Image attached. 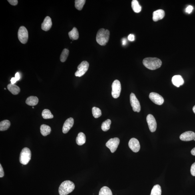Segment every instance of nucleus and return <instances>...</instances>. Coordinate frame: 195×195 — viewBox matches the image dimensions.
<instances>
[{
    "mask_svg": "<svg viewBox=\"0 0 195 195\" xmlns=\"http://www.w3.org/2000/svg\"><path fill=\"white\" fill-rule=\"evenodd\" d=\"M162 190L160 186L156 185L153 187L150 195H161Z\"/></svg>",
    "mask_w": 195,
    "mask_h": 195,
    "instance_id": "obj_25",
    "label": "nucleus"
},
{
    "mask_svg": "<svg viewBox=\"0 0 195 195\" xmlns=\"http://www.w3.org/2000/svg\"><path fill=\"white\" fill-rule=\"evenodd\" d=\"M86 2L85 0H76L75 1V7L78 10L81 11L83 9L84 5Z\"/></svg>",
    "mask_w": 195,
    "mask_h": 195,
    "instance_id": "obj_29",
    "label": "nucleus"
},
{
    "mask_svg": "<svg viewBox=\"0 0 195 195\" xmlns=\"http://www.w3.org/2000/svg\"><path fill=\"white\" fill-rule=\"evenodd\" d=\"M99 195H112L111 190L108 187L103 186L100 190Z\"/></svg>",
    "mask_w": 195,
    "mask_h": 195,
    "instance_id": "obj_27",
    "label": "nucleus"
},
{
    "mask_svg": "<svg viewBox=\"0 0 195 195\" xmlns=\"http://www.w3.org/2000/svg\"><path fill=\"white\" fill-rule=\"evenodd\" d=\"M172 84L177 87H179L184 84V79L182 76L179 75L173 76L172 78Z\"/></svg>",
    "mask_w": 195,
    "mask_h": 195,
    "instance_id": "obj_17",
    "label": "nucleus"
},
{
    "mask_svg": "<svg viewBox=\"0 0 195 195\" xmlns=\"http://www.w3.org/2000/svg\"><path fill=\"white\" fill-rule=\"evenodd\" d=\"M8 2L13 6H16L18 4V1L17 0H8Z\"/></svg>",
    "mask_w": 195,
    "mask_h": 195,
    "instance_id": "obj_34",
    "label": "nucleus"
},
{
    "mask_svg": "<svg viewBox=\"0 0 195 195\" xmlns=\"http://www.w3.org/2000/svg\"><path fill=\"white\" fill-rule=\"evenodd\" d=\"M52 25L51 18L49 17H46L43 23L42 24L41 28L43 31H47L51 29Z\"/></svg>",
    "mask_w": 195,
    "mask_h": 195,
    "instance_id": "obj_15",
    "label": "nucleus"
},
{
    "mask_svg": "<svg viewBox=\"0 0 195 195\" xmlns=\"http://www.w3.org/2000/svg\"><path fill=\"white\" fill-rule=\"evenodd\" d=\"M129 146L133 152H137L139 151L140 148V142L135 138H132L129 140Z\"/></svg>",
    "mask_w": 195,
    "mask_h": 195,
    "instance_id": "obj_12",
    "label": "nucleus"
},
{
    "mask_svg": "<svg viewBox=\"0 0 195 195\" xmlns=\"http://www.w3.org/2000/svg\"><path fill=\"white\" fill-rule=\"evenodd\" d=\"M147 122L150 131L154 132L156 131L157 124L155 118L152 114H148L146 118Z\"/></svg>",
    "mask_w": 195,
    "mask_h": 195,
    "instance_id": "obj_11",
    "label": "nucleus"
},
{
    "mask_svg": "<svg viewBox=\"0 0 195 195\" xmlns=\"http://www.w3.org/2000/svg\"><path fill=\"white\" fill-rule=\"evenodd\" d=\"M70 39L72 40H77L79 38V33L76 27H74L71 31L68 33Z\"/></svg>",
    "mask_w": 195,
    "mask_h": 195,
    "instance_id": "obj_22",
    "label": "nucleus"
},
{
    "mask_svg": "<svg viewBox=\"0 0 195 195\" xmlns=\"http://www.w3.org/2000/svg\"><path fill=\"white\" fill-rule=\"evenodd\" d=\"M89 67V63L87 61L82 62L78 66L77 70L75 73L76 77H81L88 71Z\"/></svg>",
    "mask_w": 195,
    "mask_h": 195,
    "instance_id": "obj_6",
    "label": "nucleus"
},
{
    "mask_svg": "<svg viewBox=\"0 0 195 195\" xmlns=\"http://www.w3.org/2000/svg\"><path fill=\"white\" fill-rule=\"evenodd\" d=\"M193 9V8L192 6L189 5L186 7V11L187 13H192Z\"/></svg>",
    "mask_w": 195,
    "mask_h": 195,
    "instance_id": "obj_33",
    "label": "nucleus"
},
{
    "mask_svg": "<svg viewBox=\"0 0 195 195\" xmlns=\"http://www.w3.org/2000/svg\"><path fill=\"white\" fill-rule=\"evenodd\" d=\"M132 7L136 13H139L141 11L142 8L137 0H133L132 2Z\"/></svg>",
    "mask_w": 195,
    "mask_h": 195,
    "instance_id": "obj_24",
    "label": "nucleus"
},
{
    "mask_svg": "<svg viewBox=\"0 0 195 195\" xmlns=\"http://www.w3.org/2000/svg\"><path fill=\"white\" fill-rule=\"evenodd\" d=\"M51 131V128L46 125H42L40 127V132H41L42 135L44 136H46L49 135Z\"/></svg>",
    "mask_w": 195,
    "mask_h": 195,
    "instance_id": "obj_21",
    "label": "nucleus"
},
{
    "mask_svg": "<svg viewBox=\"0 0 195 195\" xmlns=\"http://www.w3.org/2000/svg\"><path fill=\"white\" fill-rule=\"evenodd\" d=\"M4 176V172L2 165L0 164V178H3Z\"/></svg>",
    "mask_w": 195,
    "mask_h": 195,
    "instance_id": "obj_35",
    "label": "nucleus"
},
{
    "mask_svg": "<svg viewBox=\"0 0 195 195\" xmlns=\"http://www.w3.org/2000/svg\"><path fill=\"white\" fill-rule=\"evenodd\" d=\"M38 98L35 96H30L26 100V103L28 105L34 106L37 105L39 103Z\"/></svg>",
    "mask_w": 195,
    "mask_h": 195,
    "instance_id": "obj_20",
    "label": "nucleus"
},
{
    "mask_svg": "<svg viewBox=\"0 0 195 195\" xmlns=\"http://www.w3.org/2000/svg\"><path fill=\"white\" fill-rule=\"evenodd\" d=\"M128 39L130 41H133L135 40V37L134 36L133 34H130L129 35L128 37Z\"/></svg>",
    "mask_w": 195,
    "mask_h": 195,
    "instance_id": "obj_36",
    "label": "nucleus"
},
{
    "mask_svg": "<svg viewBox=\"0 0 195 195\" xmlns=\"http://www.w3.org/2000/svg\"><path fill=\"white\" fill-rule=\"evenodd\" d=\"M191 153L193 156H195V147L191 150Z\"/></svg>",
    "mask_w": 195,
    "mask_h": 195,
    "instance_id": "obj_40",
    "label": "nucleus"
},
{
    "mask_svg": "<svg viewBox=\"0 0 195 195\" xmlns=\"http://www.w3.org/2000/svg\"><path fill=\"white\" fill-rule=\"evenodd\" d=\"M74 121L73 118H70L66 120L63 125L62 131L64 134L67 133L73 126Z\"/></svg>",
    "mask_w": 195,
    "mask_h": 195,
    "instance_id": "obj_14",
    "label": "nucleus"
},
{
    "mask_svg": "<svg viewBox=\"0 0 195 195\" xmlns=\"http://www.w3.org/2000/svg\"><path fill=\"white\" fill-rule=\"evenodd\" d=\"M149 97L153 103L157 105H161L164 103V99L163 97L156 92H151Z\"/></svg>",
    "mask_w": 195,
    "mask_h": 195,
    "instance_id": "obj_10",
    "label": "nucleus"
},
{
    "mask_svg": "<svg viewBox=\"0 0 195 195\" xmlns=\"http://www.w3.org/2000/svg\"><path fill=\"white\" fill-rule=\"evenodd\" d=\"M31 158V152L29 148H25L22 150L20 154L19 161L23 165H27L29 163Z\"/></svg>",
    "mask_w": 195,
    "mask_h": 195,
    "instance_id": "obj_4",
    "label": "nucleus"
},
{
    "mask_svg": "<svg viewBox=\"0 0 195 195\" xmlns=\"http://www.w3.org/2000/svg\"><path fill=\"white\" fill-rule=\"evenodd\" d=\"M194 141H195V139H194Z\"/></svg>",
    "mask_w": 195,
    "mask_h": 195,
    "instance_id": "obj_43",
    "label": "nucleus"
},
{
    "mask_svg": "<svg viewBox=\"0 0 195 195\" xmlns=\"http://www.w3.org/2000/svg\"><path fill=\"white\" fill-rule=\"evenodd\" d=\"M112 95L114 98H117L120 96L121 91V85L118 80H114L112 85Z\"/></svg>",
    "mask_w": 195,
    "mask_h": 195,
    "instance_id": "obj_7",
    "label": "nucleus"
},
{
    "mask_svg": "<svg viewBox=\"0 0 195 195\" xmlns=\"http://www.w3.org/2000/svg\"><path fill=\"white\" fill-rule=\"evenodd\" d=\"M143 63L148 69L152 70H156L162 66L161 60L156 58H147L143 60Z\"/></svg>",
    "mask_w": 195,
    "mask_h": 195,
    "instance_id": "obj_1",
    "label": "nucleus"
},
{
    "mask_svg": "<svg viewBox=\"0 0 195 195\" xmlns=\"http://www.w3.org/2000/svg\"><path fill=\"white\" fill-rule=\"evenodd\" d=\"M110 33L108 30L100 29L96 36V41L101 46H105L109 41Z\"/></svg>",
    "mask_w": 195,
    "mask_h": 195,
    "instance_id": "obj_2",
    "label": "nucleus"
},
{
    "mask_svg": "<svg viewBox=\"0 0 195 195\" xmlns=\"http://www.w3.org/2000/svg\"><path fill=\"white\" fill-rule=\"evenodd\" d=\"M181 140L184 141H189L194 140L195 138V133L192 131H187L183 133L180 136Z\"/></svg>",
    "mask_w": 195,
    "mask_h": 195,
    "instance_id": "obj_13",
    "label": "nucleus"
},
{
    "mask_svg": "<svg viewBox=\"0 0 195 195\" xmlns=\"http://www.w3.org/2000/svg\"><path fill=\"white\" fill-rule=\"evenodd\" d=\"M42 116L44 119H50L54 118V116L50 111L48 109H45L43 111Z\"/></svg>",
    "mask_w": 195,
    "mask_h": 195,
    "instance_id": "obj_26",
    "label": "nucleus"
},
{
    "mask_svg": "<svg viewBox=\"0 0 195 195\" xmlns=\"http://www.w3.org/2000/svg\"><path fill=\"white\" fill-rule=\"evenodd\" d=\"M130 103L133 110L134 112H139L141 111V106L139 101L134 93H131L130 96Z\"/></svg>",
    "mask_w": 195,
    "mask_h": 195,
    "instance_id": "obj_9",
    "label": "nucleus"
},
{
    "mask_svg": "<svg viewBox=\"0 0 195 195\" xmlns=\"http://www.w3.org/2000/svg\"><path fill=\"white\" fill-rule=\"evenodd\" d=\"M7 89L13 95H17L21 91V89L19 86L15 84H9L7 86Z\"/></svg>",
    "mask_w": 195,
    "mask_h": 195,
    "instance_id": "obj_18",
    "label": "nucleus"
},
{
    "mask_svg": "<svg viewBox=\"0 0 195 195\" xmlns=\"http://www.w3.org/2000/svg\"><path fill=\"white\" fill-rule=\"evenodd\" d=\"M11 126L10 122L9 120H4L0 122V130L5 131L9 129Z\"/></svg>",
    "mask_w": 195,
    "mask_h": 195,
    "instance_id": "obj_23",
    "label": "nucleus"
},
{
    "mask_svg": "<svg viewBox=\"0 0 195 195\" xmlns=\"http://www.w3.org/2000/svg\"><path fill=\"white\" fill-rule=\"evenodd\" d=\"M111 120L107 119L102 123L101 126L102 129L104 132H106L109 130L110 128L111 124Z\"/></svg>",
    "mask_w": 195,
    "mask_h": 195,
    "instance_id": "obj_28",
    "label": "nucleus"
},
{
    "mask_svg": "<svg viewBox=\"0 0 195 195\" xmlns=\"http://www.w3.org/2000/svg\"><path fill=\"white\" fill-rule=\"evenodd\" d=\"M17 81V79H16L15 77L12 78L11 80V84H15L16 82Z\"/></svg>",
    "mask_w": 195,
    "mask_h": 195,
    "instance_id": "obj_37",
    "label": "nucleus"
},
{
    "mask_svg": "<svg viewBox=\"0 0 195 195\" xmlns=\"http://www.w3.org/2000/svg\"><path fill=\"white\" fill-rule=\"evenodd\" d=\"M69 53V50L67 49H64L60 55V61L62 62H65L67 59Z\"/></svg>",
    "mask_w": 195,
    "mask_h": 195,
    "instance_id": "obj_30",
    "label": "nucleus"
},
{
    "mask_svg": "<svg viewBox=\"0 0 195 195\" xmlns=\"http://www.w3.org/2000/svg\"><path fill=\"white\" fill-rule=\"evenodd\" d=\"M193 111L194 113L195 114V105L193 107Z\"/></svg>",
    "mask_w": 195,
    "mask_h": 195,
    "instance_id": "obj_41",
    "label": "nucleus"
},
{
    "mask_svg": "<svg viewBox=\"0 0 195 195\" xmlns=\"http://www.w3.org/2000/svg\"><path fill=\"white\" fill-rule=\"evenodd\" d=\"M75 188L73 183L69 180L64 181L60 184L59 188L60 195H67L71 193Z\"/></svg>",
    "mask_w": 195,
    "mask_h": 195,
    "instance_id": "obj_3",
    "label": "nucleus"
},
{
    "mask_svg": "<svg viewBox=\"0 0 195 195\" xmlns=\"http://www.w3.org/2000/svg\"><path fill=\"white\" fill-rule=\"evenodd\" d=\"M32 108H34V107H32Z\"/></svg>",
    "mask_w": 195,
    "mask_h": 195,
    "instance_id": "obj_42",
    "label": "nucleus"
},
{
    "mask_svg": "<svg viewBox=\"0 0 195 195\" xmlns=\"http://www.w3.org/2000/svg\"><path fill=\"white\" fill-rule=\"evenodd\" d=\"M92 114L95 118H98L102 115L101 111L99 108L94 107L92 109Z\"/></svg>",
    "mask_w": 195,
    "mask_h": 195,
    "instance_id": "obj_31",
    "label": "nucleus"
},
{
    "mask_svg": "<svg viewBox=\"0 0 195 195\" xmlns=\"http://www.w3.org/2000/svg\"><path fill=\"white\" fill-rule=\"evenodd\" d=\"M165 16V12L163 10L158 9L155 11L153 13L152 19L154 21H157L164 18Z\"/></svg>",
    "mask_w": 195,
    "mask_h": 195,
    "instance_id": "obj_16",
    "label": "nucleus"
},
{
    "mask_svg": "<svg viewBox=\"0 0 195 195\" xmlns=\"http://www.w3.org/2000/svg\"><path fill=\"white\" fill-rule=\"evenodd\" d=\"M120 143L119 139L118 138H111L106 143V145L110 149L112 153L115 152Z\"/></svg>",
    "mask_w": 195,
    "mask_h": 195,
    "instance_id": "obj_8",
    "label": "nucleus"
},
{
    "mask_svg": "<svg viewBox=\"0 0 195 195\" xmlns=\"http://www.w3.org/2000/svg\"><path fill=\"white\" fill-rule=\"evenodd\" d=\"M15 78L16 79H17V81H19V80L21 77H20V74L19 72H17V73H16Z\"/></svg>",
    "mask_w": 195,
    "mask_h": 195,
    "instance_id": "obj_38",
    "label": "nucleus"
},
{
    "mask_svg": "<svg viewBox=\"0 0 195 195\" xmlns=\"http://www.w3.org/2000/svg\"><path fill=\"white\" fill-rule=\"evenodd\" d=\"M86 141V138L85 134L82 132L79 133L76 139V143L78 145L81 146L85 144Z\"/></svg>",
    "mask_w": 195,
    "mask_h": 195,
    "instance_id": "obj_19",
    "label": "nucleus"
},
{
    "mask_svg": "<svg viewBox=\"0 0 195 195\" xmlns=\"http://www.w3.org/2000/svg\"><path fill=\"white\" fill-rule=\"evenodd\" d=\"M190 172L192 176H195V162L192 165L190 169Z\"/></svg>",
    "mask_w": 195,
    "mask_h": 195,
    "instance_id": "obj_32",
    "label": "nucleus"
},
{
    "mask_svg": "<svg viewBox=\"0 0 195 195\" xmlns=\"http://www.w3.org/2000/svg\"><path fill=\"white\" fill-rule=\"evenodd\" d=\"M127 43V41L126 39H123L122 40V44L123 45H126Z\"/></svg>",
    "mask_w": 195,
    "mask_h": 195,
    "instance_id": "obj_39",
    "label": "nucleus"
},
{
    "mask_svg": "<svg viewBox=\"0 0 195 195\" xmlns=\"http://www.w3.org/2000/svg\"><path fill=\"white\" fill-rule=\"evenodd\" d=\"M18 37L22 43H27L28 39V32L26 28L24 26L20 28L18 32Z\"/></svg>",
    "mask_w": 195,
    "mask_h": 195,
    "instance_id": "obj_5",
    "label": "nucleus"
}]
</instances>
